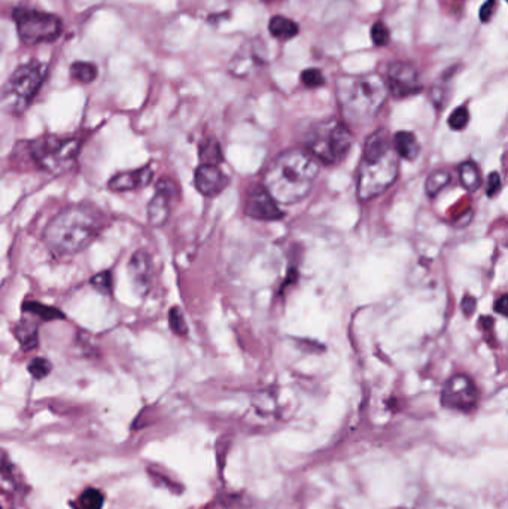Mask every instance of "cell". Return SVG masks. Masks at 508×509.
Listing matches in <instances>:
<instances>
[{
	"label": "cell",
	"instance_id": "obj_1",
	"mask_svg": "<svg viewBox=\"0 0 508 509\" xmlns=\"http://www.w3.org/2000/svg\"><path fill=\"white\" fill-rule=\"evenodd\" d=\"M108 225V217L98 207L79 202L57 213L43 231L48 249L62 256H74L90 247Z\"/></svg>",
	"mask_w": 508,
	"mask_h": 509
},
{
	"label": "cell",
	"instance_id": "obj_2",
	"mask_svg": "<svg viewBox=\"0 0 508 509\" xmlns=\"http://www.w3.org/2000/svg\"><path fill=\"white\" fill-rule=\"evenodd\" d=\"M317 174L319 164L310 152L289 149L273 159L263 186L276 202L294 205L309 195Z\"/></svg>",
	"mask_w": 508,
	"mask_h": 509
},
{
	"label": "cell",
	"instance_id": "obj_3",
	"mask_svg": "<svg viewBox=\"0 0 508 509\" xmlns=\"http://www.w3.org/2000/svg\"><path fill=\"white\" fill-rule=\"evenodd\" d=\"M398 155L386 128H379L367 139L358 168V195L371 200L382 195L398 178Z\"/></svg>",
	"mask_w": 508,
	"mask_h": 509
},
{
	"label": "cell",
	"instance_id": "obj_4",
	"mask_svg": "<svg viewBox=\"0 0 508 509\" xmlns=\"http://www.w3.org/2000/svg\"><path fill=\"white\" fill-rule=\"evenodd\" d=\"M388 90L376 74L342 76L337 81V100L347 121L358 125L371 122L382 109Z\"/></svg>",
	"mask_w": 508,
	"mask_h": 509
},
{
	"label": "cell",
	"instance_id": "obj_5",
	"mask_svg": "<svg viewBox=\"0 0 508 509\" xmlns=\"http://www.w3.org/2000/svg\"><path fill=\"white\" fill-rule=\"evenodd\" d=\"M24 154L40 170L51 176H63L75 168L82 149V139L77 136L47 135L23 142Z\"/></svg>",
	"mask_w": 508,
	"mask_h": 509
},
{
	"label": "cell",
	"instance_id": "obj_6",
	"mask_svg": "<svg viewBox=\"0 0 508 509\" xmlns=\"http://www.w3.org/2000/svg\"><path fill=\"white\" fill-rule=\"evenodd\" d=\"M47 76V66L38 60L20 64L0 86V109L5 113L21 116L32 106Z\"/></svg>",
	"mask_w": 508,
	"mask_h": 509
},
{
	"label": "cell",
	"instance_id": "obj_7",
	"mask_svg": "<svg viewBox=\"0 0 508 509\" xmlns=\"http://www.w3.org/2000/svg\"><path fill=\"white\" fill-rule=\"evenodd\" d=\"M12 20L17 36L26 47L54 43L63 33L62 18L43 9L17 6L12 11Z\"/></svg>",
	"mask_w": 508,
	"mask_h": 509
},
{
	"label": "cell",
	"instance_id": "obj_8",
	"mask_svg": "<svg viewBox=\"0 0 508 509\" xmlns=\"http://www.w3.org/2000/svg\"><path fill=\"white\" fill-rule=\"evenodd\" d=\"M354 136L346 124L337 120L319 122L309 135L307 152L325 164H337L349 154Z\"/></svg>",
	"mask_w": 508,
	"mask_h": 509
},
{
	"label": "cell",
	"instance_id": "obj_9",
	"mask_svg": "<svg viewBox=\"0 0 508 509\" xmlns=\"http://www.w3.org/2000/svg\"><path fill=\"white\" fill-rule=\"evenodd\" d=\"M480 399L478 389L465 374H455L444 383L441 390V405L447 410L471 413Z\"/></svg>",
	"mask_w": 508,
	"mask_h": 509
},
{
	"label": "cell",
	"instance_id": "obj_10",
	"mask_svg": "<svg viewBox=\"0 0 508 509\" xmlns=\"http://www.w3.org/2000/svg\"><path fill=\"white\" fill-rule=\"evenodd\" d=\"M383 81L388 93L395 98H405L422 91V82L417 70L410 63H390L386 70V79Z\"/></svg>",
	"mask_w": 508,
	"mask_h": 509
},
{
	"label": "cell",
	"instance_id": "obj_11",
	"mask_svg": "<svg viewBox=\"0 0 508 509\" xmlns=\"http://www.w3.org/2000/svg\"><path fill=\"white\" fill-rule=\"evenodd\" d=\"M179 198V188L175 181L162 178L155 185V194L148 202L147 216L152 227L167 224L171 213V202Z\"/></svg>",
	"mask_w": 508,
	"mask_h": 509
},
{
	"label": "cell",
	"instance_id": "obj_12",
	"mask_svg": "<svg viewBox=\"0 0 508 509\" xmlns=\"http://www.w3.org/2000/svg\"><path fill=\"white\" fill-rule=\"evenodd\" d=\"M127 270L135 292L140 298L148 297L154 282V264L151 255L143 249L136 251L128 259Z\"/></svg>",
	"mask_w": 508,
	"mask_h": 509
},
{
	"label": "cell",
	"instance_id": "obj_13",
	"mask_svg": "<svg viewBox=\"0 0 508 509\" xmlns=\"http://www.w3.org/2000/svg\"><path fill=\"white\" fill-rule=\"evenodd\" d=\"M244 213L259 221H278L283 217V212L278 207L264 186H254L246 195Z\"/></svg>",
	"mask_w": 508,
	"mask_h": 509
},
{
	"label": "cell",
	"instance_id": "obj_14",
	"mask_svg": "<svg viewBox=\"0 0 508 509\" xmlns=\"http://www.w3.org/2000/svg\"><path fill=\"white\" fill-rule=\"evenodd\" d=\"M154 181V170L149 166H143L133 170H124L115 173L108 181V189L112 193H132L147 188Z\"/></svg>",
	"mask_w": 508,
	"mask_h": 509
},
{
	"label": "cell",
	"instance_id": "obj_15",
	"mask_svg": "<svg viewBox=\"0 0 508 509\" xmlns=\"http://www.w3.org/2000/svg\"><path fill=\"white\" fill-rule=\"evenodd\" d=\"M194 185L201 195L216 197L227 188L228 179L218 166L201 163L194 173Z\"/></svg>",
	"mask_w": 508,
	"mask_h": 509
},
{
	"label": "cell",
	"instance_id": "obj_16",
	"mask_svg": "<svg viewBox=\"0 0 508 509\" xmlns=\"http://www.w3.org/2000/svg\"><path fill=\"white\" fill-rule=\"evenodd\" d=\"M12 332L23 352H33L39 347V324L35 319L24 316L20 322L13 325Z\"/></svg>",
	"mask_w": 508,
	"mask_h": 509
},
{
	"label": "cell",
	"instance_id": "obj_17",
	"mask_svg": "<svg viewBox=\"0 0 508 509\" xmlns=\"http://www.w3.org/2000/svg\"><path fill=\"white\" fill-rule=\"evenodd\" d=\"M21 311L24 316L35 319L39 324L43 322H54V321H64L66 314L54 307V305L43 304L40 301H24L21 305Z\"/></svg>",
	"mask_w": 508,
	"mask_h": 509
},
{
	"label": "cell",
	"instance_id": "obj_18",
	"mask_svg": "<svg viewBox=\"0 0 508 509\" xmlns=\"http://www.w3.org/2000/svg\"><path fill=\"white\" fill-rule=\"evenodd\" d=\"M392 147L398 156L407 159V161H414L420 152L419 140L410 132H398L392 140Z\"/></svg>",
	"mask_w": 508,
	"mask_h": 509
},
{
	"label": "cell",
	"instance_id": "obj_19",
	"mask_svg": "<svg viewBox=\"0 0 508 509\" xmlns=\"http://www.w3.org/2000/svg\"><path fill=\"white\" fill-rule=\"evenodd\" d=\"M298 30L300 28L295 21L289 20L286 17H282V16L273 17L269 23V32L276 39H282V40L293 39L298 35Z\"/></svg>",
	"mask_w": 508,
	"mask_h": 509
},
{
	"label": "cell",
	"instance_id": "obj_20",
	"mask_svg": "<svg viewBox=\"0 0 508 509\" xmlns=\"http://www.w3.org/2000/svg\"><path fill=\"white\" fill-rule=\"evenodd\" d=\"M69 75L77 84L90 85L97 79L98 70H97L96 64H93L90 62L78 60V62L72 63V66L69 69Z\"/></svg>",
	"mask_w": 508,
	"mask_h": 509
},
{
	"label": "cell",
	"instance_id": "obj_21",
	"mask_svg": "<svg viewBox=\"0 0 508 509\" xmlns=\"http://www.w3.org/2000/svg\"><path fill=\"white\" fill-rule=\"evenodd\" d=\"M459 179L462 186L470 193H475L483 183L482 173L473 161H465L459 166Z\"/></svg>",
	"mask_w": 508,
	"mask_h": 509
},
{
	"label": "cell",
	"instance_id": "obj_22",
	"mask_svg": "<svg viewBox=\"0 0 508 509\" xmlns=\"http://www.w3.org/2000/svg\"><path fill=\"white\" fill-rule=\"evenodd\" d=\"M90 286L103 297H112L115 289V278L112 270L98 271L97 274L91 275Z\"/></svg>",
	"mask_w": 508,
	"mask_h": 509
},
{
	"label": "cell",
	"instance_id": "obj_23",
	"mask_svg": "<svg viewBox=\"0 0 508 509\" xmlns=\"http://www.w3.org/2000/svg\"><path fill=\"white\" fill-rule=\"evenodd\" d=\"M448 183H450V174L444 170H435L427 179L425 191L429 197H435L437 194H440Z\"/></svg>",
	"mask_w": 508,
	"mask_h": 509
},
{
	"label": "cell",
	"instance_id": "obj_24",
	"mask_svg": "<svg viewBox=\"0 0 508 509\" xmlns=\"http://www.w3.org/2000/svg\"><path fill=\"white\" fill-rule=\"evenodd\" d=\"M200 158L205 164H220L222 161V154L218 142L213 139H208L205 143H201Z\"/></svg>",
	"mask_w": 508,
	"mask_h": 509
},
{
	"label": "cell",
	"instance_id": "obj_25",
	"mask_svg": "<svg viewBox=\"0 0 508 509\" xmlns=\"http://www.w3.org/2000/svg\"><path fill=\"white\" fill-rule=\"evenodd\" d=\"M455 74L453 69H450V72H446V74L443 75L441 81H439L437 84H435L432 86L431 90V100L432 103L435 105V108H443V105L446 103V97H447V85L450 82V79H452Z\"/></svg>",
	"mask_w": 508,
	"mask_h": 509
},
{
	"label": "cell",
	"instance_id": "obj_26",
	"mask_svg": "<svg viewBox=\"0 0 508 509\" xmlns=\"http://www.w3.org/2000/svg\"><path fill=\"white\" fill-rule=\"evenodd\" d=\"M103 494L97 488H86L78 499L79 509H101L103 506Z\"/></svg>",
	"mask_w": 508,
	"mask_h": 509
},
{
	"label": "cell",
	"instance_id": "obj_27",
	"mask_svg": "<svg viewBox=\"0 0 508 509\" xmlns=\"http://www.w3.org/2000/svg\"><path fill=\"white\" fill-rule=\"evenodd\" d=\"M27 370L35 380H43V378H47L51 374L52 363L45 358H35L27 365Z\"/></svg>",
	"mask_w": 508,
	"mask_h": 509
},
{
	"label": "cell",
	"instance_id": "obj_28",
	"mask_svg": "<svg viewBox=\"0 0 508 509\" xmlns=\"http://www.w3.org/2000/svg\"><path fill=\"white\" fill-rule=\"evenodd\" d=\"M169 325L170 329L179 337H185L188 333V325L185 321V316L179 307H171L169 311Z\"/></svg>",
	"mask_w": 508,
	"mask_h": 509
},
{
	"label": "cell",
	"instance_id": "obj_29",
	"mask_svg": "<svg viewBox=\"0 0 508 509\" xmlns=\"http://www.w3.org/2000/svg\"><path fill=\"white\" fill-rule=\"evenodd\" d=\"M470 121V112L467 108H458L448 116V127L455 130V132H461V130L465 128Z\"/></svg>",
	"mask_w": 508,
	"mask_h": 509
},
{
	"label": "cell",
	"instance_id": "obj_30",
	"mask_svg": "<svg viewBox=\"0 0 508 509\" xmlns=\"http://www.w3.org/2000/svg\"><path fill=\"white\" fill-rule=\"evenodd\" d=\"M301 82L306 85L307 88H319V86H322L325 84V78H324V74L321 70L310 67V69L303 70Z\"/></svg>",
	"mask_w": 508,
	"mask_h": 509
},
{
	"label": "cell",
	"instance_id": "obj_31",
	"mask_svg": "<svg viewBox=\"0 0 508 509\" xmlns=\"http://www.w3.org/2000/svg\"><path fill=\"white\" fill-rule=\"evenodd\" d=\"M371 40L376 47H385L389 42V30L382 21L374 23L371 27Z\"/></svg>",
	"mask_w": 508,
	"mask_h": 509
},
{
	"label": "cell",
	"instance_id": "obj_32",
	"mask_svg": "<svg viewBox=\"0 0 508 509\" xmlns=\"http://www.w3.org/2000/svg\"><path fill=\"white\" fill-rule=\"evenodd\" d=\"M501 189V178L497 171H493L489 174L487 179V195L489 197H495Z\"/></svg>",
	"mask_w": 508,
	"mask_h": 509
},
{
	"label": "cell",
	"instance_id": "obj_33",
	"mask_svg": "<svg viewBox=\"0 0 508 509\" xmlns=\"http://www.w3.org/2000/svg\"><path fill=\"white\" fill-rule=\"evenodd\" d=\"M495 6H497V0H486V2L482 5V8H480V21L482 23L490 21L493 12H495Z\"/></svg>",
	"mask_w": 508,
	"mask_h": 509
},
{
	"label": "cell",
	"instance_id": "obj_34",
	"mask_svg": "<svg viewBox=\"0 0 508 509\" xmlns=\"http://www.w3.org/2000/svg\"><path fill=\"white\" fill-rule=\"evenodd\" d=\"M461 309L463 313H465V316H471L473 311L475 310V298L473 297L463 298V301L461 302Z\"/></svg>",
	"mask_w": 508,
	"mask_h": 509
},
{
	"label": "cell",
	"instance_id": "obj_35",
	"mask_svg": "<svg viewBox=\"0 0 508 509\" xmlns=\"http://www.w3.org/2000/svg\"><path fill=\"white\" fill-rule=\"evenodd\" d=\"M495 310L501 314V316H507V297L502 295L497 304H495Z\"/></svg>",
	"mask_w": 508,
	"mask_h": 509
}]
</instances>
